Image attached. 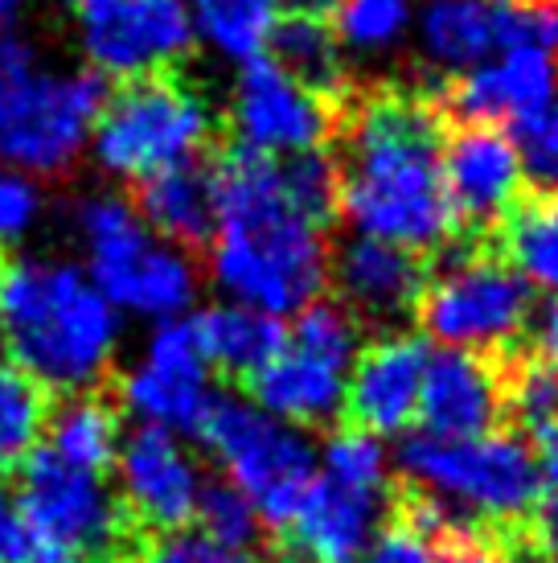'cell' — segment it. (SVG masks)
I'll use <instances>...</instances> for the list:
<instances>
[{
  "label": "cell",
  "instance_id": "1",
  "mask_svg": "<svg viewBox=\"0 0 558 563\" xmlns=\"http://www.w3.org/2000/svg\"><path fill=\"white\" fill-rule=\"evenodd\" d=\"M444 136V108L423 91H373L349 111L337 214L354 235L415 255L448 247L456 219L439 173Z\"/></svg>",
  "mask_w": 558,
  "mask_h": 563
},
{
  "label": "cell",
  "instance_id": "2",
  "mask_svg": "<svg viewBox=\"0 0 558 563\" xmlns=\"http://www.w3.org/2000/svg\"><path fill=\"white\" fill-rule=\"evenodd\" d=\"M217 231L210 276L226 300L288 317L321 300L328 284L325 227L300 214L279 181V157L234 144L214 169Z\"/></svg>",
  "mask_w": 558,
  "mask_h": 563
},
{
  "label": "cell",
  "instance_id": "3",
  "mask_svg": "<svg viewBox=\"0 0 558 563\" xmlns=\"http://www.w3.org/2000/svg\"><path fill=\"white\" fill-rule=\"evenodd\" d=\"M120 313L66 260H13L0 267L4 358L46 391H94L120 350Z\"/></svg>",
  "mask_w": 558,
  "mask_h": 563
},
{
  "label": "cell",
  "instance_id": "4",
  "mask_svg": "<svg viewBox=\"0 0 558 563\" xmlns=\"http://www.w3.org/2000/svg\"><path fill=\"white\" fill-rule=\"evenodd\" d=\"M78 239L87 255L82 272L115 313L169 321L186 317L198 297V267L189 251L153 235L127 198H87L78 206Z\"/></svg>",
  "mask_w": 558,
  "mask_h": 563
},
{
  "label": "cell",
  "instance_id": "5",
  "mask_svg": "<svg viewBox=\"0 0 558 563\" xmlns=\"http://www.w3.org/2000/svg\"><path fill=\"white\" fill-rule=\"evenodd\" d=\"M399 470L423 498L439 501L451 518L522 522L538 506L534 453L513 432L484 437H427L411 432L399 444Z\"/></svg>",
  "mask_w": 558,
  "mask_h": 563
},
{
  "label": "cell",
  "instance_id": "6",
  "mask_svg": "<svg viewBox=\"0 0 558 563\" xmlns=\"http://www.w3.org/2000/svg\"><path fill=\"white\" fill-rule=\"evenodd\" d=\"M198 437L226 482L255 506L259 522L283 531L316 482V444L309 432L267 416L250 399L214 395Z\"/></svg>",
  "mask_w": 558,
  "mask_h": 563
},
{
  "label": "cell",
  "instance_id": "7",
  "mask_svg": "<svg viewBox=\"0 0 558 563\" xmlns=\"http://www.w3.org/2000/svg\"><path fill=\"white\" fill-rule=\"evenodd\" d=\"M214 132V111L202 91L169 75L124 82L99 111L91 153L99 169L120 181H144L172 165L198 161Z\"/></svg>",
  "mask_w": 558,
  "mask_h": 563
},
{
  "label": "cell",
  "instance_id": "8",
  "mask_svg": "<svg viewBox=\"0 0 558 563\" xmlns=\"http://www.w3.org/2000/svg\"><path fill=\"white\" fill-rule=\"evenodd\" d=\"M418 325L439 350H496L510 345L534 313V288L501 255L456 243L418 297Z\"/></svg>",
  "mask_w": 558,
  "mask_h": 563
},
{
  "label": "cell",
  "instance_id": "9",
  "mask_svg": "<svg viewBox=\"0 0 558 563\" xmlns=\"http://www.w3.org/2000/svg\"><path fill=\"white\" fill-rule=\"evenodd\" d=\"M108 103V82L94 70H30L0 95V165L33 177H58L91 144Z\"/></svg>",
  "mask_w": 558,
  "mask_h": 563
},
{
  "label": "cell",
  "instance_id": "10",
  "mask_svg": "<svg viewBox=\"0 0 558 563\" xmlns=\"http://www.w3.org/2000/svg\"><path fill=\"white\" fill-rule=\"evenodd\" d=\"M16 506L33 543L63 555H111L127 534V510L103 473L75 470L49 449H33L16 473Z\"/></svg>",
  "mask_w": 558,
  "mask_h": 563
},
{
  "label": "cell",
  "instance_id": "11",
  "mask_svg": "<svg viewBox=\"0 0 558 563\" xmlns=\"http://www.w3.org/2000/svg\"><path fill=\"white\" fill-rule=\"evenodd\" d=\"M70 9L99 79H148L193 46L186 0H70Z\"/></svg>",
  "mask_w": 558,
  "mask_h": 563
},
{
  "label": "cell",
  "instance_id": "12",
  "mask_svg": "<svg viewBox=\"0 0 558 563\" xmlns=\"http://www.w3.org/2000/svg\"><path fill=\"white\" fill-rule=\"evenodd\" d=\"M120 404L144 428H165L172 437L202 432L214 387L189 317L156 321L153 333L144 338L136 366L120 378Z\"/></svg>",
  "mask_w": 558,
  "mask_h": 563
},
{
  "label": "cell",
  "instance_id": "13",
  "mask_svg": "<svg viewBox=\"0 0 558 563\" xmlns=\"http://www.w3.org/2000/svg\"><path fill=\"white\" fill-rule=\"evenodd\" d=\"M231 128L238 148L259 157L316 153L337 132V108L325 95L300 87L271 58H255L238 70L231 99Z\"/></svg>",
  "mask_w": 558,
  "mask_h": 563
},
{
  "label": "cell",
  "instance_id": "14",
  "mask_svg": "<svg viewBox=\"0 0 558 563\" xmlns=\"http://www.w3.org/2000/svg\"><path fill=\"white\" fill-rule=\"evenodd\" d=\"M115 470H120V501L127 518L160 534L186 531L193 522L205 477L181 437L140 423L120 440Z\"/></svg>",
  "mask_w": 558,
  "mask_h": 563
},
{
  "label": "cell",
  "instance_id": "15",
  "mask_svg": "<svg viewBox=\"0 0 558 563\" xmlns=\"http://www.w3.org/2000/svg\"><path fill=\"white\" fill-rule=\"evenodd\" d=\"M439 173H444L451 219L465 222L472 235L505 219V210L522 198V181H526L510 132L496 124L451 128L444 136Z\"/></svg>",
  "mask_w": 558,
  "mask_h": 563
},
{
  "label": "cell",
  "instance_id": "16",
  "mask_svg": "<svg viewBox=\"0 0 558 563\" xmlns=\"http://www.w3.org/2000/svg\"><path fill=\"white\" fill-rule=\"evenodd\" d=\"M427 354H432L427 342L411 333H387L361 345V354L345 375V411L354 428L378 440L406 432L418 411Z\"/></svg>",
  "mask_w": 558,
  "mask_h": 563
},
{
  "label": "cell",
  "instance_id": "17",
  "mask_svg": "<svg viewBox=\"0 0 558 563\" xmlns=\"http://www.w3.org/2000/svg\"><path fill=\"white\" fill-rule=\"evenodd\" d=\"M427 276L432 272L423 255L378 239L354 235L337 251H328V280L337 288V305H345L357 321L394 325L411 317L427 288Z\"/></svg>",
  "mask_w": 558,
  "mask_h": 563
},
{
  "label": "cell",
  "instance_id": "18",
  "mask_svg": "<svg viewBox=\"0 0 558 563\" xmlns=\"http://www.w3.org/2000/svg\"><path fill=\"white\" fill-rule=\"evenodd\" d=\"M501 416H505V387L484 354H468V350L427 354L415 411L427 437H484V432H496Z\"/></svg>",
  "mask_w": 558,
  "mask_h": 563
},
{
  "label": "cell",
  "instance_id": "19",
  "mask_svg": "<svg viewBox=\"0 0 558 563\" xmlns=\"http://www.w3.org/2000/svg\"><path fill=\"white\" fill-rule=\"evenodd\" d=\"M558 99L555 49H505L501 63H481L451 82L439 108L460 124H517Z\"/></svg>",
  "mask_w": 558,
  "mask_h": 563
},
{
  "label": "cell",
  "instance_id": "20",
  "mask_svg": "<svg viewBox=\"0 0 558 563\" xmlns=\"http://www.w3.org/2000/svg\"><path fill=\"white\" fill-rule=\"evenodd\" d=\"M387 515V494H366L316 477L292 515L288 548L304 563H357Z\"/></svg>",
  "mask_w": 558,
  "mask_h": 563
},
{
  "label": "cell",
  "instance_id": "21",
  "mask_svg": "<svg viewBox=\"0 0 558 563\" xmlns=\"http://www.w3.org/2000/svg\"><path fill=\"white\" fill-rule=\"evenodd\" d=\"M345 375L342 366L316 358L300 345L283 342L276 358L264 362L250 383V404L292 428H321L345 411Z\"/></svg>",
  "mask_w": 558,
  "mask_h": 563
},
{
  "label": "cell",
  "instance_id": "22",
  "mask_svg": "<svg viewBox=\"0 0 558 563\" xmlns=\"http://www.w3.org/2000/svg\"><path fill=\"white\" fill-rule=\"evenodd\" d=\"M140 219L148 222V231L181 251L210 247L217 231V186L214 169H205L198 161L172 165L165 173H153L140 181L136 202Z\"/></svg>",
  "mask_w": 558,
  "mask_h": 563
},
{
  "label": "cell",
  "instance_id": "23",
  "mask_svg": "<svg viewBox=\"0 0 558 563\" xmlns=\"http://www.w3.org/2000/svg\"><path fill=\"white\" fill-rule=\"evenodd\" d=\"M189 321H193L205 366H217L226 375L250 378L264 362L276 358L283 342H288V329L279 325V317H267L259 309L234 305V300L210 305V309H202Z\"/></svg>",
  "mask_w": 558,
  "mask_h": 563
},
{
  "label": "cell",
  "instance_id": "24",
  "mask_svg": "<svg viewBox=\"0 0 558 563\" xmlns=\"http://www.w3.org/2000/svg\"><path fill=\"white\" fill-rule=\"evenodd\" d=\"M423 54L444 70H472L501 49L496 0H432L418 16Z\"/></svg>",
  "mask_w": 558,
  "mask_h": 563
},
{
  "label": "cell",
  "instance_id": "25",
  "mask_svg": "<svg viewBox=\"0 0 558 563\" xmlns=\"http://www.w3.org/2000/svg\"><path fill=\"white\" fill-rule=\"evenodd\" d=\"M496 227H501L505 264L529 288L558 297V189L522 194Z\"/></svg>",
  "mask_w": 558,
  "mask_h": 563
},
{
  "label": "cell",
  "instance_id": "26",
  "mask_svg": "<svg viewBox=\"0 0 558 563\" xmlns=\"http://www.w3.org/2000/svg\"><path fill=\"white\" fill-rule=\"evenodd\" d=\"M46 437H49L46 449L58 461L75 465V470L103 473L108 465H115L124 428H120V411L103 395L82 391V395H66V404L49 411Z\"/></svg>",
  "mask_w": 558,
  "mask_h": 563
},
{
  "label": "cell",
  "instance_id": "27",
  "mask_svg": "<svg viewBox=\"0 0 558 563\" xmlns=\"http://www.w3.org/2000/svg\"><path fill=\"white\" fill-rule=\"evenodd\" d=\"M186 9L193 42L238 66L264 58L279 25L276 0H186Z\"/></svg>",
  "mask_w": 558,
  "mask_h": 563
},
{
  "label": "cell",
  "instance_id": "28",
  "mask_svg": "<svg viewBox=\"0 0 558 563\" xmlns=\"http://www.w3.org/2000/svg\"><path fill=\"white\" fill-rule=\"evenodd\" d=\"M267 58L283 75H292L300 87L325 95V99H342L345 95L342 42L316 16H288V21H279L271 42H267Z\"/></svg>",
  "mask_w": 558,
  "mask_h": 563
},
{
  "label": "cell",
  "instance_id": "29",
  "mask_svg": "<svg viewBox=\"0 0 558 563\" xmlns=\"http://www.w3.org/2000/svg\"><path fill=\"white\" fill-rule=\"evenodd\" d=\"M49 391L37 387L21 366L0 358V470L21 465L46 437Z\"/></svg>",
  "mask_w": 558,
  "mask_h": 563
},
{
  "label": "cell",
  "instance_id": "30",
  "mask_svg": "<svg viewBox=\"0 0 558 563\" xmlns=\"http://www.w3.org/2000/svg\"><path fill=\"white\" fill-rule=\"evenodd\" d=\"M316 477L366 494H387L390 489V453L387 444L361 428H342L316 449Z\"/></svg>",
  "mask_w": 558,
  "mask_h": 563
},
{
  "label": "cell",
  "instance_id": "31",
  "mask_svg": "<svg viewBox=\"0 0 558 563\" xmlns=\"http://www.w3.org/2000/svg\"><path fill=\"white\" fill-rule=\"evenodd\" d=\"M288 342L316 354V358L333 362V366H342V371L354 366V358L366 345L361 342V321L337 300H312L309 309H300Z\"/></svg>",
  "mask_w": 558,
  "mask_h": 563
},
{
  "label": "cell",
  "instance_id": "32",
  "mask_svg": "<svg viewBox=\"0 0 558 563\" xmlns=\"http://www.w3.org/2000/svg\"><path fill=\"white\" fill-rule=\"evenodd\" d=\"M411 30V0H342L337 42L357 54H387Z\"/></svg>",
  "mask_w": 558,
  "mask_h": 563
},
{
  "label": "cell",
  "instance_id": "33",
  "mask_svg": "<svg viewBox=\"0 0 558 563\" xmlns=\"http://www.w3.org/2000/svg\"><path fill=\"white\" fill-rule=\"evenodd\" d=\"M193 531H202L205 539L214 543H226V548L250 551L255 539H259V515L238 489H234L226 477L222 482H205L202 485V498H198V510H193Z\"/></svg>",
  "mask_w": 558,
  "mask_h": 563
},
{
  "label": "cell",
  "instance_id": "34",
  "mask_svg": "<svg viewBox=\"0 0 558 563\" xmlns=\"http://www.w3.org/2000/svg\"><path fill=\"white\" fill-rule=\"evenodd\" d=\"M505 132L517 148L522 177H529L538 189H558V99L526 120L510 124Z\"/></svg>",
  "mask_w": 558,
  "mask_h": 563
},
{
  "label": "cell",
  "instance_id": "35",
  "mask_svg": "<svg viewBox=\"0 0 558 563\" xmlns=\"http://www.w3.org/2000/svg\"><path fill=\"white\" fill-rule=\"evenodd\" d=\"M505 404L513 407L517 423L534 437L558 428V366L543 358L526 362L513 378V387L505 391Z\"/></svg>",
  "mask_w": 558,
  "mask_h": 563
},
{
  "label": "cell",
  "instance_id": "36",
  "mask_svg": "<svg viewBox=\"0 0 558 563\" xmlns=\"http://www.w3.org/2000/svg\"><path fill=\"white\" fill-rule=\"evenodd\" d=\"M144 563H259L250 551L226 548V543H214L205 539L202 531H169L160 534L153 548L144 551Z\"/></svg>",
  "mask_w": 558,
  "mask_h": 563
},
{
  "label": "cell",
  "instance_id": "37",
  "mask_svg": "<svg viewBox=\"0 0 558 563\" xmlns=\"http://www.w3.org/2000/svg\"><path fill=\"white\" fill-rule=\"evenodd\" d=\"M37 210H42V198H37L30 177L0 165V247H9L25 235L37 222Z\"/></svg>",
  "mask_w": 558,
  "mask_h": 563
},
{
  "label": "cell",
  "instance_id": "38",
  "mask_svg": "<svg viewBox=\"0 0 558 563\" xmlns=\"http://www.w3.org/2000/svg\"><path fill=\"white\" fill-rule=\"evenodd\" d=\"M534 470H538V506L534 510H543V527L558 548V428L538 437Z\"/></svg>",
  "mask_w": 558,
  "mask_h": 563
},
{
  "label": "cell",
  "instance_id": "39",
  "mask_svg": "<svg viewBox=\"0 0 558 563\" xmlns=\"http://www.w3.org/2000/svg\"><path fill=\"white\" fill-rule=\"evenodd\" d=\"M357 563H435V551L427 539H418L411 527L394 522L390 531H378L366 555Z\"/></svg>",
  "mask_w": 558,
  "mask_h": 563
},
{
  "label": "cell",
  "instance_id": "40",
  "mask_svg": "<svg viewBox=\"0 0 558 563\" xmlns=\"http://www.w3.org/2000/svg\"><path fill=\"white\" fill-rule=\"evenodd\" d=\"M30 551H37L30 527H25V515L16 506V494L9 485H0V563H16L25 560Z\"/></svg>",
  "mask_w": 558,
  "mask_h": 563
},
{
  "label": "cell",
  "instance_id": "41",
  "mask_svg": "<svg viewBox=\"0 0 558 563\" xmlns=\"http://www.w3.org/2000/svg\"><path fill=\"white\" fill-rule=\"evenodd\" d=\"M33 70V46L13 30V25H0V95L16 87Z\"/></svg>",
  "mask_w": 558,
  "mask_h": 563
},
{
  "label": "cell",
  "instance_id": "42",
  "mask_svg": "<svg viewBox=\"0 0 558 563\" xmlns=\"http://www.w3.org/2000/svg\"><path fill=\"white\" fill-rule=\"evenodd\" d=\"M538 350H543V362L558 366V297L546 305V313L538 317Z\"/></svg>",
  "mask_w": 558,
  "mask_h": 563
},
{
  "label": "cell",
  "instance_id": "43",
  "mask_svg": "<svg viewBox=\"0 0 558 563\" xmlns=\"http://www.w3.org/2000/svg\"><path fill=\"white\" fill-rule=\"evenodd\" d=\"M435 563H501L493 551H484L481 543H465V539H451V548L444 555H435Z\"/></svg>",
  "mask_w": 558,
  "mask_h": 563
},
{
  "label": "cell",
  "instance_id": "44",
  "mask_svg": "<svg viewBox=\"0 0 558 563\" xmlns=\"http://www.w3.org/2000/svg\"><path fill=\"white\" fill-rule=\"evenodd\" d=\"M279 9H288L292 16H316V21H325L342 9V0H276Z\"/></svg>",
  "mask_w": 558,
  "mask_h": 563
},
{
  "label": "cell",
  "instance_id": "45",
  "mask_svg": "<svg viewBox=\"0 0 558 563\" xmlns=\"http://www.w3.org/2000/svg\"><path fill=\"white\" fill-rule=\"evenodd\" d=\"M16 563H78V560H75V555H63V551L37 548V551H30L25 560H16Z\"/></svg>",
  "mask_w": 558,
  "mask_h": 563
},
{
  "label": "cell",
  "instance_id": "46",
  "mask_svg": "<svg viewBox=\"0 0 558 563\" xmlns=\"http://www.w3.org/2000/svg\"><path fill=\"white\" fill-rule=\"evenodd\" d=\"M21 9H25V0H0V25H9Z\"/></svg>",
  "mask_w": 558,
  "mask_h": 563
}]
</instances>
